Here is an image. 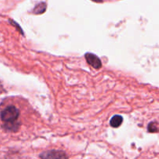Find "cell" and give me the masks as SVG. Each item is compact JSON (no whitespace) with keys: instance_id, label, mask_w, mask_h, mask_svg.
Returning a JSON list of instances; mask_svg holds the SVG:
<instances>
[{"instance_id":"2","label":"cell","mask_w":159,"mask_h":159,"mask_svg":"<svg viewBox=\"0 0 159 159\" xmlns=\"http://www.w3.org/2000/svg\"><path fill=\"white\" fill-rule=\"evenodd\" d=\"M40 158H68V155L61 151H56V150H51L48 151V152H43L40 154Z\"/></svg>"},{"instance_id":"7","label":"cell","mask_w":159,"mask_h":159,"mask_svg":"<svg viewBox=\"0 0 159 159\" xmlns=\"http://www.w3.org/2000/svg\"><path fill=\"white\" fill-rule=\"evenodd\" d=\"M94 2H97V3H102L103 2V0H92Z\"/></svg>"},{"instance_id":"1","label":"cell","mask_w":159,"mask_h":159,"mask_svg":"<svg viewBox=\"0 0 159 159\" xmlns=\"http://www.w3.org/2000/svg\"><path fill=\"white\" fill-rule=\"evenodd\" d=\"M20 114V112L18 108L15 106H9L1 112L0 118L4 124H12L16 122Z\"/></svg>"},{"instance_id":"3","label":"cell","mask_w":159,"mask_h":159,"mask_svg":"<svg viewBox=\"0 0 159 159\" xmlns=\"http://www.w3.org/2000/svg\"><path fill=\"white\" fill-rule=\"evenodd\" d=\"M85 57L89 65H91L93 68H96V69H99V68H102V61L96 54H93V53H86Z\"/></svg>"},{"instance_id":"6","label":"cell","mask_w":159,"mask_h":159,"mask_svg":"<svg viewBox=\"0 0 159 159\" xmlns=\"http://www.w3.org/2000/svg\"><path fill=\"white\" fill-rule=\"evenodd\" d=\"M148 131L151 133H157L158 131V122L156 121H152L148 126Z\"/></svg>"},{"instance_id":"5","label":"cell","mask_w":159,"mask_h":159,"mask_svg":"<svg viewBox=\"0 0 159 159\" xmlns=\"http://www.w3.org/2000/svg\"><path fill=\"white\" fill-rule=\"evenodd\" d=\"M47 9V4L45 2H40L33 9V13L37 14V15H39V14H42L46 11Z\"/></svg>"},{"instance_id":"4","label":"cell","mask_w":159,"mask_h":159,"mask_svg":"<svg viewBox=\"0 0 159 159\" xmlns=\"http://www.w3.org/2000/svg\"><path fill=\"white\" fill-rule=\"evenodd\" d=\"M123 120H124V119H123L122 116H120V115H115L110 120V126L112 127H114V128H117V127H119L122 124Z\"/></svg>"}]
</instances>
